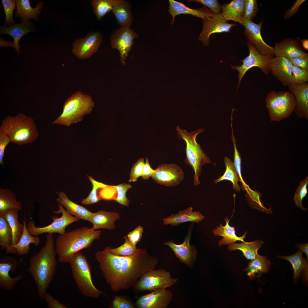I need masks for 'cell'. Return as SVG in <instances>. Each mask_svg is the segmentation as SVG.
<instances>
[{"mask_svg":"<svg viewBox=\"0 0 308 308\" xmlns=\"http://www.w3.org/2000/svg\"><path fill=\"white\" fill-rule=\"evenodd\" d=\"M107 246L96 252L95 259L107 283L113 291L129 289L136 283L145 273L155 270L159 261L150 256L146 249L137 248L136 252L129 256H117Z\"/></svg>","mask_w":308,"mask_h":308,"instance_id":"obj_1","label":"cell"},{"mask_svg":"<svg viewBox=\"0 0 308 308\" xmlns=\"http://www.w3.org/2000/svg\"><path fill=\"white\" fill-rule=\"evenodd\" d=\"M46 239L44 245L30 258L27 269L34 279L41 300L53 280L57 268V254L53 234L47 233Z\"/></svg>","mask_w":308,"mask_h":308,"instance_id":"obj_2","label":"cell"},{"mask_svg":"<svg viewBox=\"0 0 308 308\" xmlns=\"http://www.w3.org/2000/svg\"><path fill=\"white\" fill-rule=\"evenodd\" d=\"M101 233L100 230L85 226L59 234L55 241L58 261L69 263L75 254L90 247L95 240H99Z\"/></svg>","mask_w":308,"mask_h":308,"instance_id":"obj_3","label":"cell"},{"mask_svg":"<svg viewBox=\"0 0 308 308\" xmlns=\"http://www.w3.org/2000/svg\"><path fill=\"white\" fill-rule=\"evenodd\" d=\"M34 121L23 113L7 116L1 121L0 131L9 138L11 142L22 145L31 143L38 137V132Z\"/></svg>","mask_w":308,"mask_h":308,"instance_id":"obj_4","label":"cell"},{"mask_svg":"<svg viewBox=\"0 0 308 308\" xmlns=\"http://www.w3.org/2000/svg\"><path fill=\"white\" fill-rule=\"evenodd\" d=\"M94 104L90 96L78 91L66 100L62 113L53 123L68 126L79 122L83 119L84 115L90 113Z\"/></svg>","mask_w":308,"mask_h":308,"instance_id":"obj_5","label":"cell"},{"mask_svg":"<svg viewBox=\"0 0 308 308\" xmlns=\"http://www.w3.org/2000/svg\"><path fill=\"white\" fill-rule=\"evenodd\" d=\"M176 130L179 139H182L186 144V158L185 162L193 168L194 172V182L197 186L200 182L199 177L202 173V166L211 163L210 158L205 154L196 140L197 135L204 131V129H199L196 131L188 132L185 129H181L177 126Z\"/></svg>","mask_w":308,"mask_h":308,"instance_id":"obj_6","label":"cell"},{"mask_svg":"<svg viewBox=\"0 0 308 308\" xmlns=\"http://www.w3.org/2000/svg\"><path fill=\"white\" fill-rule=\"evenodd\" d=\"M69 263L75 283L83 295L97 298L104 294L94 285L89 263L82 253L79 251L75 254Z\"/></svg>","mask_w":308,"mask_h":308,"instance_id":"obj_7","label":"cell"},{"mask_svg":"<svg viewBox=\"0 0 308 308\" xmlns=\"http://www.w3.org/2000/svg\"><path fill=\"white\" fill-rule=\"evenodd\" d=\"M265 101L272 121H279L289 117L294 111L296 105L294 95L287 91L272 90L267 94Z\"/></svg>","mask_w":308,"mask_h":308,"instance_id":"obj_8","label":"cell"},{"mask_svg":"<svg viewBox=\"0 0 308 308\" xmlns=\"http://www.w3.org/2000/svg\"><path fill=\"white\" fill-rule=\"evenodd\" d=\"M177 279L172 278L170 272L160 269L148 271L143 274L133 287L135 294L143 291L166 289L175 284Z\"/></svg>","mask_w":308,"mask_h":308,"instance_id":"obj_9","label":"cell"},{"mask_svg":"<svg viewBox=\"0 0 308 308\" xmlns=\"http://www.w3.org/2000/svg\"><path fill=\"white\" fill-rule=\"evenodd\" d=\"M58 209L53 211L55 214L62 213V216L58 217L52 216L51 218L53 220L49 225L43 227L35 226L33 220H30L27 226V229L30 234L33 236H38L43 233H57L63 234L66 232V228L70 224L77 222L79 219L67 212L60 203H58Z\"/></svg>","mask_w":308,"mask_h":308,"instance_id":"obj_10","label":"cell"},{"mask_svg":"<svg viewBox=\"0 0 308 308\" xmlns=\"http://www.w3.org/2000/svg\"><path fill=\"white\" fill-rule=\"evenodd\" d=\"M247 46L249 50V55L240 62H242L240 66L231 65L232 69L237 70L239 74L238 86L241 81L246 73L250 69L256 67L260 68L265 74L268 75L270 72V65L273 58V55H263L260 54L252 44L248 41Z\"/></svg>","mask_w":308,"mask_h":308,"instance_id":"obj_11","label":"cell"},{"mask_svg":"<svg viewBox=\"0 0 308 308\" xmlns=\"http://www.w3.org/2000/svg\"><path fill=\"white\" fill-rule=\"evenodd\" d=\"M131 25L116 29L110 36L111 46L119 51L120 61L123 65L125 64L126 58L134 43V40L139 37L138 34L130 28Z\"/></svg>","mask_w":308,"mask_h":308,"instance_id":"obj_12","label":"cell"},{"mask_svg":"<svg viewBox=\"0 0 308 308\" xmlns=\"http://www.w3.org/2000/svg\"><path fill=\"white\" fill-rule=\"evenodd\" d=\"M103 38V35L100 31L89 32L85 37L74 41L72 52L79 59L89 58L97 51Z\"/></svg>","mask_w":308,"mask_h":308,"instance_id":"obj_13","label":"cell"},{"mask_svg":"<svg viewBox=\"0 0 308 308\" xmlns=\"http://www.w3.org/2000/svg\"><path fill=\"white\" fill-rule=\"evenodd\" d=\"M263 21L258 24L243 17L239 23L244 26L246 38L250 42L257 50L263 55L274 56V48L267 44L264 40L261 33Z\"/></svg>","mask_w":308,"mask_h":308,"instance_id":"obj_14","label":"cell"},{"mask_svg":"<svg viewBox=\"0 0 308 308\" xmlns=\"http://www.w3.org/2000/svg\"><path fill=\"white\" fill-rule=\"evenodd\" d=\"M152 179L159 184L167 187L179 184L184 178L182 169L176 164H163L156 169Z\"/></svg>","mask_w":308,"mask_h":308,"instance_id":"obj_15","label":"cell"},{"mask_svg":"<svg viewBox=\"0 0 308 308\" xmlns=\"http://www.w3.org/2000/svg\"><path fill=\"white\" fill-rule=\"evenodd\" d=\"M203 20L202 30L198 37V40L205 46H208L210 37L211 34L229 32L232 27L238 25L228 23L221 13L215 14Z\"/></svg>","mask_w":308,"mask_h":308,"instance_id":"obj_16","label":"cell"},{"mask_svg":"<svg viewBox=\"0 0 308 308\" xmlns=\"http://www.w3.org/2000/svg\"><path fill=\"white\" fill-rule=\"evenodd\" d=\"M193 223L192 222L189 225L187 234L181 244H176L172 240L163 243L164 245L168 246L171 248L176 256L181 262L190 267L193 266L197 254L195 247L194 246H191L190 244Z\"/></svg>","mask_w":308,"mask_h":308,"instance_id":"obj_17","label":"cell"},{"mask_svg":"<svg viewBox=\"0 0 308 308\" xmlns=\"http://www.w3.org/2000/svg\"><path fill=\"white\" fill-rule=\"evenodd\" d=\"M173 299L171 292L165 289H157L141 296L135 303L138 308H167Z\"/></svg>","mask_w":308,"mask_h":308,"instance_id":"obj_18","label":"cell"},{"mask_svg":"<svg viewBox=\"0 0 308 308\" xmlns=\"http://www.w3.org/2000/svg\"><path fill=\"white\" fill-rule=\"evenodd\" d=\"M18 263L17 260L11 257H5L0 259V286L8 291L11 290L19 281L22 278L19 274L14 277H11L10 272L15 270Z\"/></svg>","mask_w":308,"mask_h":308,"instance_id":"obj_19","label":"cell"},{"mask_svg":"<svg viewBox=\"0 0 308 308\" xmlns=\"http://www.w3.org/2000/svg\"><path fill=\"white\" fill-rule=\"evenodd\" d=\"M273 48L275 56L287 58L301 57L308 59V53L304 52L297 38H287L275 42Z\"/></svg>","mask_w":308,"mask_h":308,"instance_id":"obj_20","label":"cell"},{"mask_svg":"<svg viewBox=\"0 0 308 308\" xmlns=\"http://www.w3.org/2000/svg\"><path fill=\"white\" fill-rule=\"evenodd\" d=\"M293 65L287 58L273 57L270 65V72L284 86L291 84Z\"/></svg>","mask_w":308,"mask_h":308,"instance_id":"obj_21","label":"cell"},{"mask_svg":"<svg viewBox=\"0 0 308 308\" xmlns=\"http://www.w3.org/2000/svg\"><path fill=\"white\" fill-rule=\"evenodd\" d=\"M290 92L294 95L296 105L294 112L300 118L308 119V83L300 85L291 84L288 86Z\"/></svg>","mask_w":308,"mask_h":308,"instance_id":"obj_22","label":"cell"},{"mask_svg":"<svg viewBox=\"0 0 308 308\" xmlns=\"http://www.w3.org/2000/svg\"><path fill=\"white\" fill-rule=\"evenodd\" d=\"M169 6L168 11L173 17L171 23H173L175 18L177 15L181 14H188L204 19L212 17L215 14L211 10L204 7L199 9L190 8L183 3L173 0H169Z\"/></svg>","mask_w":308,"mask_h":308,"instance_id":"obj_23","label":"cell"},{"mask_svg":"<svg viewBox=\"0 0 308 308\" xmlns=\"http://www.w3.org/2000/svg\"><path fill=\"white\" fill-rule=\"evenodd\" d=\"M120 217L116 212L100 210L92 212L90 221L93 224L91 228L94 230L101 228L113 230L115 228V222Z\"/></svg>","mask_w":308,"mask_h":308,"instance_id":"obj_24","label":"cell"},{"mask_svg":"<svg viewBox=\"0 0 308 308\" xmlns=\"http://www.w3.org/2000/svg\"><path fill=\"white\" fill-rule=\"evenodd\" d=\"M58 195L56 202L64 206L67 212L79 220L90 222L92 212L83 206L71 200L64 192H60Z\"/></svg>","mask_w":308,"mask_h":308,"instance_id":"obj_25","label":"cell"},{"mask_svg":"<svg viewBox=\"0 0 308 308\" xmlns=\"http://www.w3.org/2000/svg\"><path fill=\"white\" fill-rule=\"evenodd\" d=\"M192 207L179 211L178 213L171 214L163 220L165 225L170 224L172 226H178L181 223L187 222L198 223L202 221L205 217L199 211H193Z\"/></svg>","mask_w":308,"mask_h":308,"instance_id":"obj_26","label":"cell"},{"mask_svg":"<svg viewBox=\"0 0 308 308\" xmlns=\"http://www.w3.org/2000/svg\"><path fill=\"white\" fill-rule=\"evenodd\" d=\"M0 29L1 35L7 34L13 38L14 48L19 54L20 53L19 42L20 38L27 33L33 31L32 25L29 20L23 21L20 24H15L10 27L1 26Z\"/></svg>","mask_w":308,"mask_h":308,"instance_id":"obj_27","label":"cell"},{"mask_svg":"<svg viewBox=\"0 0 308 308\" xmlns=\"http://www.w3.org/2000/svg\"><path fill=\"white\" fill-rule=\"evenodd\" d=\"M112 12L121 27L131 25L133 17L130 2L124 0H114Z\"/></svg>","mask_w":308,"mask_h":308,"instance_id":"obj_28","label":"cell"},{"mask_svg":"<svg viewBox=\"0 0 308 308\" xmlns=\"http://www.w3.org/2000/svg\"><path fill=\"white\" fill-rule=\"evenodd\" d=\"M226 225L224 226L221 223L217 226L216 228L212 230V232L215 236H222V238L218 242L220 246L224 245L234 243L237 241L244 242V239L246 237V232L241 237L237 236L236 234L234 227H232L229 224L230 220L226 216L224 218Z\"/></svg>","mask_w":308,"mask_h":308,"instance_id":"obj_29","label":"cell"},{"mask_svg":"<svg viewBox=\"0 0 308 308\" xmlns=\"http://www.w3.org/2000/svg\"><path fill=\"white\" fill-rule=\"evenodd\" d=\"M17 11L14 16L21 19L22 21L29 20L30 19L37 20L41 12L40 9H42L43 4L40 1L35 8H32L29 0H17Z\"/></svg>","mask_w":308,"mask_h":308,"instance_id":"obj_30","label":"cell"},{"mask_svg":"<svg viewBox=\"0 0 308 308\" xmlns=\"http://www.w3.org/2000/svg\"><path fill=\"white\" fill-rule=\"evenodd\" d=\"M19 210L17 208H13L1 214L4 216L11 228L13 236L11 246L16 253V250L15 247L18 242L24 230L23 224L21 223L18 221V212Z\"/></svg>","mask_w":308,"mask_h":308,"instance_id":"obj_31","label":"cell"},{"mask_svg":"<svg viewBox=\"0 0 308 308\" xmlns=\"http://www.w3.org/2000/svg\"><path fill=\"white\" fill-rule=\"evenodd\" d=\"M221 14L227 21H233L239 23L244 17V0H233L221 6Z\"/></svg>","mask_w":308,"mask_h":308,"instance_id":"obj_32","label":"cell"},{"mask_svg":"<svg viewBox=\"0 0 308 308\" xmlns=\"http://www.w3.org/2000/svg\"><path fill=\"white\" fill-rule=\"evenodd\" d=\"M12 239L11 226L4 216L0 215V245L1 250L6 254H16L12 247Z\"/></svg>","mask_w":308,"mask_h":308,"instance_id":"obj_33","label":"cell"},{"mask_svg":"<svg viewBox=\"0 0 308 308\" xmlns=\"http://www.w3.org/2000/svg\"><path fill=\"white\" fill-rule=\"evenodd\" d=\"M264 244L263 241L259 240L249 242H244L240 244H229L228 249L229 251L240 250L247 259L251 260L256 257L258 254V250Z\"/></svg>","mask_w":308,"mask_h":308,"instance_id":"obj_34","label":"cell"},{"mask_svg":"<svg viewBox=\"0 0 308 308\" xmlns=\"http://www.w3.org/2000/svg\"><path fill=\"white\" fill-rule=\"evenodd\" d=\"M271 264L270 261L266 257L258 254L254 258L251 260L245 270L248 276L250 278L254 277L257 275L267 273Z\"/></svg>","mask_w":308,"mask_h":308,"instance_id":"obj_35","label":"cell"},{"mask_svg":"<svg viewBox=\"0 0 308 308\" xmlns=\"http://www.w3.org/2000/svg\"><path fill=\"white\" fill-rule=\"evenodd\" d=\"M24 230L23 234L18 243L15 246L16 254L21 256L26 254L29 251L30 245L34 244L37 246L39 244L40 239L38 236L31 235L28 232L27 227L25 218L23 221Z\"/></svg>","mask_w":308,"mask_h":308,"instance_id":"obj_36","label":"cell"},{"mask_svg":"<svg viewBox=\"0 0 308 308\" xmlns=\"http://www.w3.org/2000/svg\"><path fill=\"white\" fill-rule=\"evenodd\" d=\"M13 208L22 209L20 202L17 200L15 194L7 189L0 188V214Z\"/></svg>","mask_w":308,"mask_h":308,"instance_id":"obj_37","label":"cell"},{"mask_svg":"<svg viewBox=\"0 0 308 308\" xmlns=\"http://www.w3.org/2000/svg\"><path fill=\"white\" fill-rule=\"evenodd\" d=\"M224 162L226 168V170L222 176L214 181L215 183H217L223 180L230 181L232 183L233 188L237 192H239L241 188L238 184L240 181V178L237 172L234 163L227 157H225Z\"/></svg>","mask_w":308,"mask_h":308,"instance_id":"obj_38","label":"cell"},{"mask_svg":"<svg viewBox=\"0 0 308 308\" xmlns=\"http://www.w3.org/2000/svg\"><path fill=\"white\" fill-rule=\"evenodd\" d=\"M302 252L299 250L295 254L289 256H279L278 257L289 261L293 270V280H297L303 270L307 271L308 261L302 256Z\"/></svg>","mask_w":308,"mask_h":308,"instance_id":"obj_39","label":"cell"},{"mask_svg":"<svg viewBox=\"0 0 308 308\" xmlns=\"http://www.w3.org/2000/svg\"><path fill=\"white\" fill-rule=\"evenodd\" d=\"M114 0H92L91 4L94 13L100 21L107 13L112 11Z\"/></svg>","mask_w":308,"mask_h":308,"instance_id":"obj_40","label":"cell"},{"mask_svg":"<svg viewBox=\"0 0 308 308\" xmlns=\"http://www.w3.org/2000/svg\"><path fill=\"white\" fill-rule=\"evenodd\" d=\"M88 176L92 184V189L88 196L81 200V203L85 205H89L98 202L101 199L99 195V189L108 186L95 181L91 176Z\"/></svg>","mask_w":308,"mask_h":308,"instance_id":"obj_41","label":"cell"},{"mask_svg":"<svg viewBox=\"0 0 308 308\" xmlns=\"http://www.w3.org/2000/svg\"><path fill=\"white\" fill-rule=\"evenodd\" d=\"M123 238L125 241L123 244L115 248H111L110 251L112 254L117 256H126L132 255L136 252L137 248L136 245L129 241L127 236H125Z\"/></svg>","mask_w":308,"mask_h":308,"instance_id":"obj_42","label":"cell"},{"mask_svg":"<svg viewBox=\"0 0 308 308\" xmlns=\"http://www.w3.org/2000/svg\"><path fill=\"white\" fill-rule=\"evenodd\" d=\"M308 183V177L301 181L296 189L293 200L295 205L300 208L302 210L306 211L307 208H304L302 204V202L303 199L305 197L308 193L307 185Z\"/></svg>","mask_w":308,"mask_h":308,"instance_id":"obj_43","label":"cell"},{"mask_svg":"<svg viewBox=\"0 0 308 308\" xmlns=\"http://www.w3.org/2000/svg\"><path fill=\"white\" fill-rule=\"evenodd\" d=\"M113 186L116 188L117 192V196L114 200L122 205L129 206L130 201L127 198L126 193L132 186L129 183H123Z\"/></svg>","mask_w":308,"mask_h":308,"instance_id":"obj_44","label":"cell"},{"mask_svg":"<svg viewBox=\"0 0 308 308\" xmlns=\"http://www.w3.org/2000/svg\"><path fill=\"white\" fill-rule=\"evenodd\" d=\"M308 82V70L293 65L291 83L300 85Z\"/></svg>","mask_w":308,"mask_h":308,"instance_id":"obj_45","label":"cell"},{"mask_svg":"<svg viewBox=\"0 0 308 308\" xmlns=\"http://www.w3.org/2000/svg\"><path fill=\"white\" fill-rule=\"evenodd\" d=\"M232 125V124H231V126L232 130L231 138L233 142V144L234 148V163L237 172L240 178V181L242 184L244 189L245 190L247 189L249 187V186L247 185L245 183L242 176L241 171V156L237 149L236 145V140L234 136Z\"/></svg>","mask_w":308,"mask_h":308,"instance_id":"obj_46","label":"cell"},{"mask_svg":"<svg viewBox=\"0 0 308 308\" xmlns=\"http://www.w3.org/2000/svg\"><path fill=\"white\" fill-rule=\"evenodd\" d=\"M1 2L5 15V24L11 25L15 24L13 18V13L14 10L16 7V1L2 0Z\"/></svg>","mask_w":308,"mask_h":308,"instance_id":"obj_47","label":"cell"},{"mask_svg":"<svg viewBox=\"0 0 308 308\" xmlns=\"http://www.w3.org/2000/svg\"><path fill=\"white\" fill-rule=\"evenodd\" d=\"M111 308H135L134 303L127 296L116 295L109 306Z\"/></svg>","mask_w":308,"mask_h":308,"instance_id":"obj_48","label":"cell"},{"mask_svg":"<svg viewBox=\"0 0 308 308\" xmlns=\"http://www.w3.org/2000/svg\"><path fill=\"white\" fill-rule=\"evenodd\" d=\"M244 17L251 20L256 15L258 7L256 0H244Z\"/></svg>","mask_w":308,"mask_h":308,"instance_id":"obj_49","label":"cell"},{"mask_svg":"<svg viewBox=\"0 0 308 308\" xmlns=\"http://www.w3.org/2000/svg\"><path fill=\"white\" fill-rule=\"evenodd\" d=\"M144 164V159L141 158L133 165L130 173L129 182L136 181L141 176Z\"/></svg>","mask_w":308,"mask_h":308,"instance_id":"obj_50","label":"cell"},{"mask_svg":"<svg viewBox=\"0 0 308 308\" xmlns=\"http://www.w3.org/2000/svg\"><path fill=\"white\" fill-rule=\"evenodd\" d=\"M189 1L200 3L208 7L215 14L221 13V6L217 0H195Z\"/></svg>","mask_w":308,"mask_h":308,"instance_id":"obj_51","label":"cell"},{"mask_svg":"<svg viewBox=\"0 0 308 308\" xmlns=\"http://www.w3.org/2000/svg\"><path fill=\"white\" fill-rule=\"evenodd\" d=\"M43 299L46 303L48 308H67L61 302L54 298L50 293L46 291L43 295Z\"/></svg>","mask_w":308,"mask_h":308,"instance_id":"obj_52","label":"cell"},{"mask_svg":"<svg viewBox=\"0 0 308 308\" xmlns=\"http://www.w3.org/2000/svg\"><path fill=\"white\" fill-rule=\"evenodd\" d=\"M143 232V227L139 226L135 229L129 232L127 237L129 241L136 245L141 238Z\"/></svg>","mask_w":308,"mask_h":308,"instance_id":"obj_53","label":"cell"},{"mask_svg":"<svg viewBox=\"0 0 308 308\" xmlns=\"http://www.w3.org/2000/svg\"><path fill=\"white\" fill-rule=\"evenodd\" d=\"M11 142L9 137L0 131V163L3 164V158L5 149L9 143Z\"/></svg>","mask_w":308,"mask_h":308,"instance_id":"obj_54","label":"cell"},{"mask_svg":"<svg viewBox=\"0 0 308 308\" xmlns=\"http://www.w3.org/2000/svg\"><path fill=\"white\" fill-rule=\"evenodd\" d=\"M306 0H296L291 7L286 11L284 15V19H289L294 14H295L301 5Z\"/></svg>","mask_w":308,"mask_h":308,"instance_id":"obj_55","label":"cell"},{"mask_svg":"<svg viewBox=\"0 0 308 308\" xmlns=\"http://www.w3.org/2000/svg\"><path fill=\"white\" fill-rule=\"evenodd\" d=\"M288 58L293 65L308 70V59L301 57Z\"/></svg>","mask_w":308,"mask_h":308,"instance_id":"obj_56","label":"cell"},{"mask_svg":"<svg viewBox=\"0 0 308 308\" xmlns=\"http://www.w3.org/2000/svg\"><path fill=\"white\" fill-rule=\"evenodd\" d=\"M155 172V169H153L151 167L148 159L146 158L145 162L144 164L142 173L141 175L142 179L144 180L149 179L152 177Z\"/></svg>","mask_w":308,"mask_h":308,"instance_id":"obj_57","label":"cell"},{"mask_svg":"<svg viewBox=\"0 0 308 308\" xmlns=\"http://www.w3.org/2000/svg\"><path fill=\"white\" fill-rule=\"evenodd\" d=\"M298 248L299 250L302 252L305 253L307 257V260L308 258V244L306 243L305 244H297L295 245Z\"/></svg>","mask_w":308,"mask_h":308,"instance_id":"obj_58","label":"cell"},{"mask_svg":"<svg viewBox=\"0 0 308 308\" xmlns=\"http://www.w3.org/2000/svg\"><path fill=\"white\" fill-rule=\"evenodd\" d=\"M0 46L1 47L8 46L14 48V44L13 42L5 40L2 37H1L0 38Z\"/></svg>","mask_w":308,"mask_h":308,"instance_id":"obj_59","label":"cell"},{"mask_svg":"<svg viewBox=\"0 0 308 308\" xmlns=\"http://www.w3.org/2000/svg\"><path fill=\"white\" fill-rule=\"evenodd\" d=\"M297 38L299 40L301 41V42L302 44L303 47L306 50H308V40L307 39H303L302 40L300 39V38Z\"/></svg>","mask_w":308,"mask_h":308,"instance_id":"obj_60","label":"cell"}]
</instances>
